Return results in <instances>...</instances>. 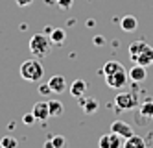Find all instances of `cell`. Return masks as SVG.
<instances>
[{
  "label": "cell",
  "instance_id": "cell-1",
  "mask_svg": "<svg viewBox=\"0 0 153 148\" xmlns=\"http://www.w3.org/2000/svg\"><path fill=\"white\" fill-rule=\"evenodd\" d=\"M50 37H46L45 33H35L33 37L30 39V52L33 54V58L41 59V58H45V56H48L50 52Z\"/></svg>",
  "mask_w": 153,
  "mask_h": 148
},
{
  "label": "cell",
  "instance_id": "cell-2",
  "mask_svg": "<svg viewBox=\"0 0 153 148\" xmlns=\"http://www.w3.org/2000/svg\"><path fill=\"white\" fill-rule=\"evenodd\" d=\"M45 71H42V65L39 59H28L20 65V76H22L26 82H37L42 78Z\"/></svg>",
  "mask_w": 153,
  "mask_h": 148
},
{
  "label": "cell",
  "instance_id": "cell-3",
  "mask_svg": "<svg viewBox=\"0 0 153 148\" xmlns=\"http://www.w3.org/2000/svg\"><path fill=\"white\" fill-rule=\"evenodd\" d=\"M127 80H129V72H126V69L122 67V69H118V71H114L111 74H107L105 76V83L111 89H122V87H126Z\"/></svg>",
  "mask_w": 153,
  "mask_h": 148
},
{
  "label": "cell",
  "instance_id": "cell-4",
  "mask_svg": "<svg viewBox=\"0 0 153 148\" xmlns=\"http://www.w3.org/2000/svg\"><path fill=\"white\" fill-rule=\"evenodd\" d=\"M114 104H116L118 109H133V107H137V106L140 104V102H138L137 93L126 91V93H118V95H116Z\"/></svg>",
  "mask_w": 153,
  "mask_h": 148
},
{
  "label": "cell",
  "instance_id": "cell-5",
  "mask_svg": "<svg viewBox=\"0 0 153 148\" xmlns=\"http://www.w3.org/2000/svg\"><path fill=\"white\" fill-rule=\"evenodd\" d=\"M111 131H113V133H118L120 137H124V139L131 137V135L135 133L133 128H131L127 122H124V120H114V122L111 124Z\"/></svg>",
  "mask_w": 153,
  "mask_h": 148
},
{
  "label": "cell",
  "instance_id": "cell-6",
  "mask_svg": "<svg viewBox=\"0 0 153 148\" xmlns=\"http://www.w3.org/2000/svg\"><path fill=\"white\" fill-rule=\"evenodd\" d=\"M48 85L52 89V93L61 95V93L67 91V80H65V76H61V74H56V76H52L48 80Z\"/></svg>",
  "mask_w": 153,
  "mask_h": 148
},
{
  "label": "cell",
  "instance_id": "cell-7",
  "mask_svg": "<svg viewBox=\"0 0 153 148\" xmlns=\"http://www.w3.org/2000/svg\"><path fill=\"white\" fill-rule=\"evenodd\" d=\"M35 115L37 120L45 122L48 117H50V109H48V102H35L33 104V111H31Z\"/></svg>",
  "mask_w": 153,
  "mask_h": 148
},
{
  "label": "cell",
  "instance_id": "cell-8",
  "mask_svg": "<svg viewBox=\"0 0 153 148\" xmlns=\"http://www.w3.org/2000/svg\"><path fill=\"white\" fill-rule=\"evenodd\" d=\"M135 63H138V65H142V67H148V65H153V48L148 47L142 50L138 56H137V59H135Z\"/></svg>",
  "mask_w": 153,
  "mask_h": 148
},
{
  "label": "cell",
  "instance_id": "cell-9",
  "mask_svg": "<svg viewBox=\"0 0 153 148\" xmlns=\"http://www.w3.org/2000/svg\"><path fill=\"white\" fill-rule=\"evenodd\" d=\"M68 91H70L72 96L79 98V96H83V95L87 93V82H85V80H74Z\"/></svg>",
  "mask_w": 153,
  "mask_h": 148
},
{
  "label": "cell",
  "instance_id": "cell-10",
  "mask_svg": "<svg viewBox=\"0 0 153 148\" xmlns=\"http://www.w3.org/2000/svg\"><path fill=\"white\" fill-rule=\"evenodd\" d=\"M120 26H122L124 32L131 33V32H135V30H137L138 20H137V17H133V15H126V17H122V20H120Z\"/></svg>",
  "mask_w": 153,
  "mask_h": 148
},
{
  "label": "cell",
  "instance_id": "cell-11",
  "mask_svg": "<svg viewBox=\"0 0 153 148\" xmlns=\"http://www.w3.org/2000/svg\"><path fill=\"white\" fill-rule=\"evenodd\" d=\"M146 67H142L138 63H135V67L129 71V80H133V82H144L146 80Z\"/></svg>",
  "mask_w": 153,
  "mask_h": 148
},
{
  "label": "cell",
  "instance_id": "cell-12",
  "mask_svg": "<svg viewBox=\"0 0 153 148\" xmlns=\"http://www.w3.org/2000/svg\"><path fill=\"white\" fill-rule=\"evenodd\" d=\"M79 106L85 109V113H94V111H98V107H100V102H98L96 98H81L79 96Z\"/></svg>",
  "mask_w": 153,
  "mask_h": 148
},
{
  "label": "cell",
  "instance_id": "cell-13",
  "mask_svg": "<svg viewBox=\"0 0 153 148\" xmlns=\"http://www.w3.org/2000/svg\"><path fill=\"white\" fill-rule=\"evenodd\" d=\"M124 148H146V141L140 137V135H131L124 141Z\"/></svg>",
  "mask_w": 153,
  "mask_h": 148
},
{
  "label": "cell",
  "instance_id": "cell-14",
  "mask_svg": "<svg viewBox=\"0 0 153 148\" xmlns=\"http://www.w3.org/2000/svg\"><path fill=\"white\" fill-rule=\"evenodd\" d=\"M148 47V43L146 41H135V43H131L129 44V56H131V59H137V56L142 52V50H144Z\"/></svg>",
  "mask_w": 153,
  "mask_h": 148
},
{
  "label": "cell",
  "instance_id": "cell-15",
  "mask_svg": "<svg viewBox=\"0 0 153 148\" xmlns=\"http://www.w3.org/2000/svg\"><path fill=\"white\" fill-rule=\"evenodd\" d=\"M48 109H50V117H59V115H63L65 106L59 100H50L48 102Z\"/></svg>",
  "mask_w": 153,
  "mask_h": 148
},
{
  "label": "cell",
  "instance_id": "cell-16",
  "mask_svg": "<svg viewBox=\"0 0 153 148\" xmlns=\"http://www.w3.org/2000/svg\"><path fill=\"white\" fill-rule=\"evenodd\" d=\"M142 119H153V100H146L144 104H140V115Z\"/></svg>",
  "mask_w": 153,
  "mask_h": 148
},
{
  "label": "cell",
  "instance_id": "cell-17",
  "mask_svg": "<svg viewBox=\"0 0 153 148\" xmlns=\"http://www.w3.org/2000/svg\"><path fill=\"white\" fill-rule=\"evenodd\" d=\"M65 37H67V33H65L63 28H52L50 30V41L56 43V44H61L65 41Z\"/></svg>",
  "mask_w": 153,
  "mask_h": 148
},
{
  "label": "cell",
  "instance_id": "cell-18",
  "mask_svg": "<svg viewBox=\"0 0 153 148\" xmlns=\"http://www.w3.org/2000/svg\"><path fill=\"white\" fill-rule=\"evenodd\" d=\"M122 63H118V61H107L105 65H103V69H102V74L103 76H107V74H111V72H114V71H118V69H122Z\"/></svg>",
  "mask_w": 153,
  "mask_h": 148
},
{
  "label": "cell",
  "instance_id": "cell-19",
  "mask_svg": "<svg viewBox=\"0 0 153 148\" xmlns=\"http://www.w3.org/2000/svg\"><path fill=\"white\" fill-rule=\"evenodd\" d=\"M17 146H19V143L13 135H6V137L0 139V148H17Z\"/></svg>",
  "mask_w": 153,
  "mask_h": 148
},
{
  "label": "cell",
  "instance_id": "cell-20",
  "mask_svg": "<svg viewBox=\"0 0 153 148\" xmlns=\"http://www.w3.org/2000/svg\"><path fill=\"white\" fill-rule=\"evenodd\" d=\"M52 144H53V148H67L68 146L67 137H63V135H53V137H52Z\"/></svg>",
  "mask_w": 153,
  "mask_h": 148
},
{
  "label": "cell",
  "instance_id": "cell-21",
  "mask_svg": "<svg viewBox=\"0 0 153 148\" xmlns=\"http://www.w3.org/2000/svg\"><path fill=\"white\" fill-rule=\"evenodd\" d=\"M124 137H120L118 133L111 131V148H124Z\"/></svg>",
  "mask_w": 153,
  "mask_h": 148
},
{
  "label": "cell",
  "instance_id": "cell-22",
  "mask_svg": "<svg viewBox=\"0 0 153 148\" xmlns=\"http://www.w3.org/2000/svg\"><path fill=\"white\" fill-rule=\"evenodd\" d=\"M100 148H111V133H105L100 137Z\"/></svg>",
  "mask_w": 153,
  "mask_h": 148
},
{
  "label": "cell",
  "instance_id": "cell-23",
  "mask_svg": "<svg viewBox=\"0 0 153 148\" xmlns=\"http://www.w3.org/2000/svg\"><path fill=\"white\" fill-rule=\"evenodd\" d=\"M56 2L61 9H70L74 6V0H56Z\"/></svg>",
  "mask_w": 153,
  "mask_h": 148
},
{
  "label": "cell",
  "instance_id": "cell-24",
  "mask_svg": "<svg viewBox=\"0 0 153 148\" xmlns=\"http://www.w3.org/2000/svg\"><path fill=\"white\" fill-rule=\"evenodd\" d=\"M35 120H37V119H35L33 113H28V115H24V117H22V122H24V124H33Z\"/></svg>",
  "mask_w": 153,
  "mask_h": 148
},
{
  "label": "cell",
  "instance_id": "cell-25",
  "mask_svg": "<svg viewBox=\"0 0 153 148\" xmlns=\"http://www.w3.org/2000/svg\"><path fill=\"white\" fill-rule=\"evenodd\" d=\"M39 91H41V95H50V93H52V89H50V85H48V83L41 85V87H39Z\"/></svg>",
  "mask_w": 153,
  "mask_h": 148
},
{
  "label": "cell",
  "instance_id": "cell-26",
  "mask_svg": "<svg viewBox=\"0 0 153 148\" xmlns=\"http://www.w3.org/2000/svg\"><path fill=\"white\" fill-rule=\"evenodd\" d=\"M17 4H19L20 8H26V6H30V4H33V0H17Z\"/></svg>",
  "mask_w": 153,
  "mask_h": 148
},
{
  "label": "cell",
  "instance_id": "cell-27",
  "mask_svg": "<svg viewBox=\"0 0 153 148\" xmlns=\"http://www.w3.org/2000/svg\"><path fill=\"white\" fill-rule=\"evenodd\" d=\"M103 43H105V39H103L102 35H98V37H94V44H98V47H102Z\"/></svg>",
  "mask_w": 153,
  "mask_h": 148
},
{
  "label": "cell",
  "instance_id": "cell-28",
  "mask_svg": "<svg viewBox=\"0 0 153 148\" xmlns=\"http://www.w3.org/2000/svg\"><path fill=\"white\" fill-rule=\"evenodd\" d=\"M45 148H53V144H52V139H50V141H46V143H45Z\"/></svg>",
  "mask_w": 153,
  "mask_h": 148
}]
</instances>
